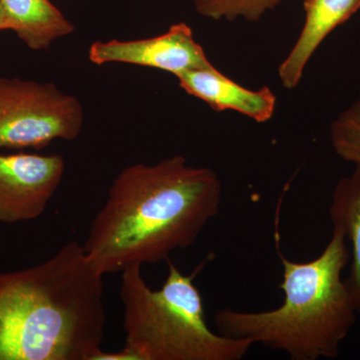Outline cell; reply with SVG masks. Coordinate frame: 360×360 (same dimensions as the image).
I'll return each instance as SVG.
<instances>
[{
  "mask_svg": "<svg viewBox=\"0 0 360 360\" xmlns=\"http://www.w3.org/2000/svg\"><path fill=\"white\" fill-rule=\"evenodd\" d=\"M221 195L217 172L191 167L182 155L129 165L92 220L85 253L103 276L167 260L198 240L219 213Z\"/></svg>",
  "mask_w": 360,
  "mask_h": 360,
  "instance_id": "6da1fadb",
  "label": "cell"
},
{
  "mask_svg": "<svg viewBox=\"0 0 360 360\" xmlns=\"http://www.w3.org/2000/svg\"><path fill=\"white\" fill-rule=\"evenodd\" d=\"M103 276L75 240L34 266L0 270V360H94L105 333Z\"/></svg>",
  "mask_w": 360,
  "mask_h": 360,
  "instance_id": "7a4b0ae2",
  "label": "cell"
},
{
  "mask_svg": "<svg viewBox=\"0 0 360 360\" xmlns=\"http://www.w3.org/2000/svg\"><path fill=\"white\" fill-rule=\"evenodd\" d=\"M276 245L283 269V304L264 311L219 309L217 333L283 352L292 360L335 359L357 314L342 278L350 259L345 234L333 229L321 255L307 262L288 259Z\"/></svg>",
  "mask_w": 360,
  "mask_h": 360,
  "instance_id": "3957f363",
  "label": "cell"
},
{
  "mask_svg": "<svg viewBox=\"0 0 360 360\" xmlns=\"http://www.w3.org/2000/svg\"><path fill=\"white\" fill-rule=\"evenodd\" d=\"M168 274L160 290L149 288L141 264L122 271L125 349L135 360H240L253 343L214 333L205 321V307L194 278L167 260Z\"/></svg>",
  "mask_w": 360,
  "mask_h": 360,
  "instance_id": "277c9868",
  "label": "cell"
},
{
  "mask_svg": "<svg viewBox=\"0 0 360 360\" xmlns=\"http://www.w3.org/2000/svg\"><path fill=\"white\" fill-rule=\"evenodd\" d=\"M77 97L56 84L0 77V149H41L72 141L84 127Z\"/></svg>",
  "mask_w": 360,
  "mask_h": 360,
  "instance_id": "5b68a950",
  "label": "cell"
},
{
  "mask_svg": "<svg viewBox=\"0 0 360 360\" xmlns=\"http://www.w3.org/2000/svg\"><path fill=\"white\" fill-rule=\"evenodd\" d=\"M65 172L63 155L0 153V224L39 219Z\"/></svg>",
  "mask_w": 360,
  "mask_h": 360,
  "instance_id": "8992f818",
  "label": "cell"
},
{
  "mask_svg": "<svg viewBox=\"0 0 360 360\" xmlns=\"http://www.w3.org/2000/svg\"><path fill=\"white\" fill-rule=\"evenodd\" d=\"M89 58L96 65L124 63L167 71L176 77L212 65L194 39L193 30L184 22L149 39L94 42Z\"/></svg>",
  "mask_w": 360,
  "mask_h": 360,
  "instance_id": "52a82bcc",
  "label": "cell"
},
{
  "mask_svg": "<svg viewBox=\"0 0 360 360\" xmlns=\"http://www.w3.org/2000/svg\"><path fill=\"white\" fill-rule=\"evenodd\" d=\"M177 79L186 94L205 101L215 111H236L258 123L269 122L276 111V96L269 87L245 89L212 65L187 71Z\"/></svg>",
  "mask_w": 360,
  "mask_h": 360,
  "instance_id": "ba28073f",
  "label": "cell"
},
{
  "mask_svg": "<svg viewBox=\"0 0 360 360\" xmlns=\"http://www.w3.org/2000/svg\"><path fill=\"white\" fill-rule=\"evenodd\" d=\"M305 21L295 45L279 65L278 77L288 89L300 84L303 71L319 45L336 27L360 9V0H304Z\"/></svg>",
  "mask_w": 360,
  "mask_h": 360,
  "instance_id": "9c48e42d",
  "label": "cell"
},
{
  "mask_svg": "<svg viewBox=\"0 0 360 360\" xmlns=\"http://www.w3.org/2000/svg\"><path fill=\"white\" fill-rule=\"evenodd\" d=\"M8 30L32 51H45L71 34L75 25L51 0H0Z\"/></svg>",
  "mask_w": 360,
  "mask_h": 360,
  "instance_id": "30bf717a",
  "label": "cell"
},
{
  "mask_svg": "<svg viewBox=\"0 0 360 360\" xmlns=\"http://www.w3.org/2000/svg\"><path fill=\"white\" fill-rule=\"evenodd\" d=\"M333 229L343 232L352 245V257L345 285L360 314V167L338 182L328 210Z\"/></svg>",
  "mask_w": 360,
  "mask_h": 360,
  "instance_id": "8fae6325",
  "label": "cell"
},
{
  "mask_svg": "<svg viewBox=\"0 0 360 360\" xmlns=\"http://www.w3.org/2000/svg\"><path fill=\"white\" fill-rule=\"evenodd\" d=\"M196 11L214 20L238 18L257 22L267 11H274L283 0H193Z\"/></svg>",
  "mask_w": 360,
  "mask_h": 360,
  "instance_id": "7c38bea8",
  "label": "cell"
},
{
  "mask_svg": "<svg viewBox=\"0 0 360 360\" xmlns=\"http://www.w3.org/2000/svg\"><path fill=\"white\" fill-rule=\"evenodd\" d=\"M329 135L336 155L360 167V98L333 120Z\"/></svg>",
  "mask_w": 360,
  "mask_h": 360,
  "instance_id": "4fadbf2b",
  "label": "cell"
},
{
  "mask_svg": "<svg viewBox=\"0 0 360 360\" xmlns=\"http://www.w3.org/2000/svg\"><path fill=\"white\" fill-rule=\"evenodd\" d=\"M2 30H8V27H7L6 15H4V11L0 6V32H2Z\"/></svg>",
  "mask_w": 360,
  "mask_h": 360,
  "instance_id": "5bb4252c",
  "label": "cell"
}]
</instances>
